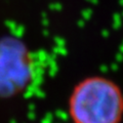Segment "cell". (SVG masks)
<instances>
[{
  "mask_svg": "<svg viewBox=\"0 0 123 123\" xmlns=\"http://www.w3.org/2000/svg\"><path fill=\"white\" fill-rule=\"evenodd\" d=\"M68 110L73 123H121L123 92L107 77H86L73 88Z\"/></svg>",
  "mask_w": 123,
  "mask_h": 123,
  "instance_id": "obj_1",
  "label": "cell"
}]
</instances>
